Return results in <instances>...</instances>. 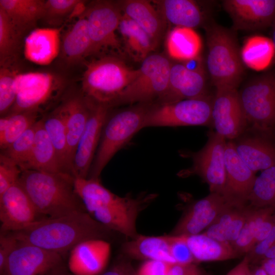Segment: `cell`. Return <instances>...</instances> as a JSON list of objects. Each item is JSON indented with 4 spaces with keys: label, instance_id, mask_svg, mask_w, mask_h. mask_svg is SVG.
Wrapping results in <instances>:
<instances>
[{
    "label": "cell",
    "instance_id": "1",
    "mask_svg": "<svg viewBox=\"0 0 275 275\" xmlns=\"http://www.w3.org/2000/svg\"><path fill=\"white\" fill-rule=\"evenodd\" d=\"M74 190L87 212L109 229L133 239L139 234L136 220L139 213L157 197L141 194L120 197L104 187L100 179L74 178Z\"/></svg>",
    "mask_w": 275,
    "mask_h": 275
},
{
    "label": "cell",
    "instance_id": "2",
    "mask_svg": "<svg viewBox=\"0 0 275 275\" xmlns=\"http://www.w3.org/2000/svg\"><path fill=\"white\" fill-rule=\"evenodd\" d=\"M110 231L87 211H80L43 218L22 230L10 233L18 241L62 254L83 241L103 239Z\"/></svg>",
    "mask_w": 275,
    "mask_h": 275
},
{
    "label": "cell",
    "instance_id": "3",
    "mask_svg": "<svg viewBox=\"0 0 275 275\" xmlns=\"http://www.w3.org/2000/svg\"><path fill=\"white\" fill-rule=\"evenodd\" d=\"M74 180L67 173L25 170L18 182L42 216L56 218L86 211L75 192Z\"/></svg>",
    "mask_w": 275,
    "mask_h": 275
},
{
    "label": "cell",
    "instance_id": "4",
    "mask_svg": "<svg viewBox=\"0 0 275 275\" xmlns=\"http://www.w3.org/2000/svg\"><path fill=\"white\" fill-rule=\"evenodd\" d=\"M137 73L138 69L129 67L115 56L95 58L86 64L81 78V93L92 102L112 107Z\"/></svg>",
    "mask_w": 275,
    "mask_h": 275
},
{
    "label": "cell",
    "instance_id": "5",
    "mask_svg": "<svg viewBox=\"0 0 275 275\" xmlns=\"http://www.w3.org/2000/svg\"><path fill=\"white\" fill-rule=\"evenodd\" d=\"M207 68L216 90L237 89L244 71L240 49L234 34L212 23L206 29Z\"/></svg>",
    "mask_w": 275,
    "mask_h": 275
},
{
    "label": "cell",
    "instance_id": "6",
    "mask_svg": "<svg viewBox=\"0 0 275 275\" xmlns=\"http://www.w3.org/2000/svg\"><path fill=\"white\" fill-rule=\"evenodd\" d=\"M152 105L139 103L113 114H108L87 178L100 179L102 170L115 154L144 128L146 115Z\"/></svg>",
    "mask_w": 275,
    "mask_h": 275
},
{
    "label": "cell",
    "instance_id": "7",
    "mask_svg": "<svg viewBox=\"0 0 275 275\" xmlns=\"http://www.w3.org/2000/svg\"><path fill=\"white\" fill-rule=\"evenodd\" d=\"M238 94L246 126L271 138L275 132V75L253 78Z\"/></svg>",
    "mask_w": 275,
    "mask_h": 275
},
{
    "label": "cell",
    "instance_id": "8",
    "mask_svg": "<svg viewBox=\"0 0 275 275\" xmlns=\"http://www.w3.org/2000/svg\"><path fill=\"white\" fill-rule=\"evenodd\" d=\"M171 64L163 56H148L138 69L135 77L125 88L113 106L133 103H151L167 92Z\"/></svg>",
    "mask_w": 275,
    "mask_h": 275
},
{
    "label": "cell",
    "instance_id": "9",
    "mask_svg": "<svg viewBox=\"0 0 275 275\" xmlns=\"http://www.w3.org/2000/svg\"><path fill=\"white\" fill-rule=\"evenodd\" d=\"M119 3L106 1L92 3L85 11L91 41L89 57L122 53L123 46L116 31L122 16Z\"/></svg>",
    "mask_w": 275,
    "mask_h": 275
},
{
    "label": "cell",
    "instance_id": "10",
    "mask_svg": "<svg viewBox=\"0 0 275 275\" xmlns=\"http://www.w3.org/2000/svg\"><path fill=\"white\" fill-rule=\"evenodd\" d=\"M213 100L207 96L152 105L144 123L148 127L208 126L212 125Z\"/></svg>",
    "mask_w": 275,
    "mask_h": 275
},
{
    "label": "cell",
    "instance_id": "11",
    "mask_svg": "<svg viewBox=\"0 0 275 275\" xmlns=\"http://www.w3.org/2000/svg\"><path fill=\"white\" fill-rule=\"evenodd\" d=\"M204 146L190 153L193 164L178 175L186 177L198 175L209 186L211 193L224 194L226 184L225 149L227 142L222 135L213 130L208 133Z\"/></svg>",
    "mask_w": 275,
    "mask_h": 275
},
{
    "label": "cell",
    "instance_id": "12",
    "mask_svg": "<svg viewBox=\"0 0 275 275\" xmlns=\"http://www.w3.org/2000/svg\"><path fill=\"white\" fill-rule=\"evenodd\" d=\"M63 84L59 76L49 72L18 73L16 100L8 114L28 111L41 112L43 106L57 96Z\"/></svg>",
    "mask_w": 275,
    "mask_h": 275
},
{
    "label": "cell",
    "instance_id": "13",
    "mask_svg": "<svg viewBox=\"0 0 275 275\" xmlns=\"http://www.w3.org/2000/svg\"><path fill=\"white\" fill-rule=\"evenodd\" d=\"M64 266L62 254L18 241L3 275H48Z\"/></svg>",
    "mask_w": 275,
    "mask_h": 275
},
{
    "label": "cell",
    "instance_id": "14",
    "mask_svg": "<svg viewBox=\"0 0 275 275\" xmlns=\"http://www.w3.org/2000/svg\"><path fill=\"white\" fill-rule=\"evenodd\" d=\"M43 218L19 182L0 195L1 233L18 231Z\"/></svg>",
    "mask_w": 275,
    "mask_h": 275
},
{
    "label": "cell",
    "instance_id": "15",
    "mask_svg": "<svg viewBox=\"0 0 275 275\" xmlns=\"http://www.w3.org/2000/svg\"><path fill=\"white\" fill-rule=\"evenodd\" d=\"M91 102L86 127L77 144L72 161L74 178H87L100 140L103 124L111 108Z\"/></svg>",
    "mask_w": 275,
    "mask_h": 275
},
{
    "label": "cell",
    "instance_id": "16",
    "mask_svg": "<svg viewBox=\"0 0 275 275\" xmlns=\"http://www.w3.org/2000/svg\"><path fill=\"white\" fill-rule=\"evenodd\" d=\"M211 116L215 131L226 139L233 140L240 135L246 123L237 89L216 90Z\"/></svg>",
    "mask_w": 275,
    "mask_h": 275
},
{
    "label": "cell",
    "instance_id": "17",
    "mask_svg": "<svg viewBox=\"0 0 275 275\" xmlns=\"http://www.w3.org/2000/svg\"><path fill=\"white\" fill-rule=\"evenodd\" d=\"M205 88V74L200 60L194 67L174 64L171 65L168 90L158 101L161 104L202 97L206 96Z\"/></svg>",
    "mask_w": 275,
    "mask_h": 275
},
{
    "label": "cell",
    "instance_id": "18",
    "mask_svg": "<svg viewBox=\"0 0 275 275\" xmlns=\"http://www.w3.org/2000/svg\"><path fill=\"white\" fill-rule=\"evenodd\" d=\"M229 203L231 202L224 195L211 193L207 196L194 201L179 221L172 235H191L203 233Z\"/></svg>",
    "mask_w": 275,
    "mask_h": 275
},
{
    "label": "cell",
    "instance_id": "19",
    "mask_svg": "<svg viewBox=\"0 0 275 275\" xmlns=\"http://www.w3.org/2000/svg\"><path fill=\"white\" fill-rule=\"evenodd\" d=\"M223 6L236 30L262 29L275 20V0H225Z\"/></svg>",
    "mask_w": 275,
    "mask_h": 275
},
{
    "label": "cell",
    "instance_id": "20",
    "mask_svg": "<svg viewBox=\"0 0 275 275\" xmlns=\"http://www.w3.org/2000/svg\"><path fill=\"white\" fill-rule=\"evenodd\" d=\"M226 184L223 195L237 205L247 204L256 176L238 155L233 142H227L225 149Z\"/></svg>",
    "mask_w": 275,
    "mask_h": 275
},
{
    "label": "cell",
    "instance_id": "21",
    "mask_svg": "<svg viewBox=\"0 0 275 275\" xmlns=\"http://www.w3.org/2000/svg\"><path fill=\"white\" fill-rule=\"evenodd\" d=\"M110 244L104 239L83 241L70 251L68 269L74 275L102 273L109 257Z\"/></svg>",
    "mask_w": 275,
    "mask_h": 275
},
{
    "label": "cell",
    "instance_id": "22",
    "mask_svg": "<svg viewBox=\"0 0 275 275\" xmlns=\"http://www.w3.org/2000/svg\"><path fill=\"white\" fill-rule=\"evenodd\" d=\"M61 29H35L27 35L24 42V53L27 60L35 64L47 65L60 54Z\"/></svg>",
    "mask_w": 275,
    "mask_h": 275
},
{
    "label": "cell",
    "instance_id": "23",
    "mask_svg": "<svg viewBox=\"0 0 275 275\" xmlns=\"http://www.w3.org/2000/svg\"><path fill=\"white\" fill-rule=\"evenodd\" d=\"M91 41L85 12L61 36L59 57L66 68L77 65L89 57Z\"/></svg>",
    "mask_w": 275,
    "mask_h": 275
},
{
    "label": "cell",
    "instance_id": "24",
    "mask_svg": "<svg viewBox=\"0 0 275 275\" xmlns=\"http://www.w3.org/2000/svg\"><path fill=\"white\" fill-rule=\"evenodd\" d=\"M63 102L66 115L68 159L72 174L73 157L89 117L91 102L80 93L69 96Z\"/></svg>",
    "mask_w": 275,
    "mask_h": 275
},
{
    "label": "cell",
    "instance_id": "25",
    "mask_svg": "<svg viewBox=\"0 0 275 275\" xmlns=\"http://www.w3.org/2000/svg\"><path fill=\"white\" fill-rule=\"evenodd\" d=\"M234 144L238 155L255 174L275 165V143L271 138L260 134L242 138Z\"/></svg>",
    "mask_w": 275,
    "mask_h": 275
},
{
    "label": "cell",
    "instance_id": "26",
    "mask_svg": "<svg viewBox=\"0 0 275 275\" xmlns=\"http://www.w3.org/2000/svg\"><path fill=\"white\" fill-rule=\"evenodd\" d=\"M119 4L123 14L140 26L156 46L164 29V19L160 12L145 0H127Z\"/></svg>",
    "mask_w": 275,
    "mask_h": 275
},
{
    "label": "cell",
    "instance_id": "27",
    "mask_svg": "<svg viewBox=\"0 0 275 275\" xmlns=\"http://www.w3.org/2000/svg\"><path fill=\"white\" fill-rule=\"evenodd\" d=\"M45 1L0 0V9L7 15L12 24L23 37L34 30L41 20Z\"/></svg>",
    "mask_w": 275,
    "mask_h": 275
},
{
    "label": "cell",
    "instance_id": "28",
    "mask_svg": "<svg viewBox=\"0 0 275 275\" xmlns=\"http://www.w3.org/2000/svg\"><path fill=\"white\" fill-rule=\"evenodd\" d=\"M122 250L123 253L132 258L176 263L171 254L169 235L150 236L139 235L124 243Z\"/></svg>",
    "mask_w": 275,
    "mask_h": 275
},
{
    "label": "cell",
    "instance_id": "29",
    "mask_svg": "<svg viewBox=\"0 0 275 275\" xmlns=\"http://www.w3.org/2000/svg\"><path fill=\"white\" fill-rule=\"evenodd\" d=\"M26 170L66 173L61 167L54 146L44 128L42 118L36 123L31 156Z\"/></svg>",
    "mask_w": 275,
    "mask_h": 275
},
{
    "label": "cell",
    "instance_id": "30",
    "mask_svg": "<svg viewBox=\"0 0 275 275\" xmlns=\"http://www.w3.org/2000/svg\"><path fill=\"white\" fill-rule=\"evenodd\" d=\"M183 236L196 263L225 261L238 257L230 244L218 241L204 233Z\"/></svg>",
    "mask_w": 275,
    "mask_h": 275
},
{
    "label": "cell",
    "instance_id": "31",
    "mask_svg": "<svg viewBox=\"0 0 275 275\" xmlns=\"http://www.w3.org/2000/svg\"><path fill=\"white\" fill-rule=\"evenodd\" d=\"M166 47L172 59L181 62H190L200 58L202 48L199 35L191 28L175 27L167 37Z\"/></svg>",
    "mask_w": 275,
    "mask_h": 275
},
{
    "label": "cell",
    "instance_id": "32",
    "mask_svg": "<svg viewBox=\"0 0 275 275\" xmlns=\"http://www.w3.org/2000/svg\"><path fill=\"white\" fill-rule=\"evenodd\" d=\"M118 30L124 50L135 61L143 62L156 46L148 35L124 14Z\"/></svg>",
    "mask_w": 275,
    "mask_h": 275
},
{
    "label": "cell",
    "instance_id": "33",
    "mask_svg": "<svg viewBox=\"0 0 275 275\" xmlns=\"http://www.w3.org/2000/svg\"><path fill=\"white\" fill-rule=\"evenodd\" d=\"M164 19L176 26L194 29L201 25L204 15L199 6L191 0L157 1Z\"/></svg>",
    "mask_w": 275,
    "mask_h": 275
},
{
    "label": "cell",
    "instance_id": "34",
    "mask_svg": "<svg viewBox=\"0 0 275 275\" xmlns=\"http://www.w3.org/2000/svg\"><path fill=\"white\" fill-rule=\"evenodd\" d=\"M42 119L63 171L72 175L68 159L66 115L63 102Z\"/></svg>",
    "mask_w": 275,
    "mask_h": 275
},
{
    "label": "cell",
    "instance_id": "35",
    "mask_svg": "<svg viewBox=\"0 0 275 275\" xmlns=\"http://www.w3.org/2000/svg\"><path fill=\"white\" fill-rule=\"evenodd\" d=\"M240 54L244 65L256 71L265 69L271 63L275 48L271 39L260 35L246 39Z\"/></svg>",
    "mask_w": 275,
    "mask_h": 275
},
{
    "label": "cell",
    "instance_id": "36",
    "mask_svg": "<svg viewBox=\"0 0 275 275\" xmlns=\"http://www.w3.org/2000/svg\"><path fill=\"white\" fill-rule=\"evenodd\" d=\"M251 207L249 215L238 238L231 244L238 256L245 255L253 247L255 244L257 233L261 224L275 212L272 208Z\"/></svg>",
    "mask_w": 275,
    "mask_h": 275
},
{
    "label": "cell",
    "instance_id": "37",
    "mask_svg": "<svg viewBox=\"0 0 275 275\" xmlns=\"http://www.w3.org/2000/svg\"><path fill=\"white\" fill-rule=\"evenodd\" d=\"M247 203L253 207H269L275 210V165L256 176Z\"/></svg>",
    "mask_w": 275,
    "mask_h": 275
},
{
    "label": "cell",
    "instance_id": "38",
    "mask_svg": "<svg viewBox=\"0 0 275 275\" xmlns=\"http://www.w3.org/2000/svg\"><path fill=\"white\" fill-rule=\"evenodd\" d=\"M23 37L7 15L0 9V64L10 65V61L19 51Z\"/></svg>",
    "mask_w": 275,
    "mask_h": 275
},
{
    "label": "cell",
    "instance_id": "39",
    "mask_svg": "<svg viewBox=\"0 0 275 275\" xmlns=\"http://www.w3.org/2000/svg\"><path fill=\"white\" fill-rule=\"evenodd\" d=\"M86 8L84 2L79 0L45 1L41 20L51 28H58L72 14L78 12V9H86Z\"/></svg>",
    "mask_w": 275,
    "mask_h": 275
},
{
    "label": "cell",
    "instance_id": "40",
    "mask_svg": "<svg viewBox=\"0 0 275 275\" xmlns=\"http://www.w3.org/2000/svg\"><path fill=\"white\" fill-rule=\"evenodd\" d=\"M41 112L28 111L8 114L9 121L4 133L0 135V147L2 150L33 126L40 119Z\"/></svg>",
    "mask_w": 275,
    "mask_h": 275
},
{
    "label": "cell",
    "instance_id": "41",
    "mask_svg": "<svg viewBox=\"0 0 275 275\" xmlns=\"http://www.w3.org/2000/svg\"><path fill=\"white\" fill-rule=\"evenodd\" d=\"M36 123L3 150L2 153L14 161L21 171L26 169L31 156Z\"/></svg>",
    "mask_w": 275,
    "mask_h": 275
},
{
    "label": "cell",
    "instance_id": "42",
    "mask_svg": "<svg viewBox=\"0 0 275 275\" xmlns=\"http://www.w3.org/2000/svg\"><path fill=\"white\" fill-rule=\"evenodd\" d=\"M17 73L10 65L0 68V114L1 117L8 114L16 97L15 78Z\"/></svg>",
    "mask_w": 275,
    "mask_h": 275
},
{
    "label": "cell",
    "instance_id": "43",
    "mask_svg": "<svg viewBox=\"0 0 275 275\" xmlns=\"http://www.w3.org/2000/svg\"><path fill=\"white\" fill-rule=\"evenodd\" d=\"M243 205L228 203L214 222L203 233L218 241L227 243L226 238L227 230L240 208Z\"/></svg>",
    "mask_w": 275,
    "mask_h": 275
},
{
    "label": "cell",
    "instance_id": "44",
    "mask_svg": "<svg viewBox=\"0 0 275 275\" xmlns=\"http://www.w3.org/2000/svg\"><path fill=\"white\" fill-rule=\"evenodd\" d=\"M19 166L2 153L0 155V195L18 182L21 173Z\"/></svg>",
    "mask_w": 275,
    "mask_h": 275
},
{
    "label": "cell",
    "instance_id": "45",
    "mask_svg": "<svg viewBox=\"0 0 275 275\" xmlns=\"http://www.w3.org/2000/svg\"><path fill=\"white\" fill-rule=\"evenodd\" d=\"M169 237L171 254L176 263H196L183 235H171Z\"/></svg>",
    "mask_w": 275,
    "mask_h": 275
},
{
    "label": "cell",
    "instance_id": "46",
    "mask_svg": "<svg viewBox=\"0 0 275 275\" xmlns=\"http://www.w3.org/2000/svg\"><path fill=\"white\" fill-rule=\"evenodd\" d=\"M249 204L242 206L232 220L226 234V241L231 245L237 239L251 209Z\"/></svg>",
    "mask_w": 275,
    "mask_h": 275
},
{
    "label": "cell",
    "instance_id": "47",
    "mask_svg": "<svg viewBox=\"0 0 275 275\" xmlns=\"http://www.w3.org/2000/svg\"><path fill=\"white\" fill-rule=\"evenodd\" d=\"M275 243V224L269 235L263 240L256 244L245 255L250 265L259 264L265 252Z\"/></svg>",
    "mask_w": 275,
    "mask_h": 275
},
{
    "label": "cell",
    "instance_id": "48",
    "mask_svg": "<svg viewBox=\"0 0 275 275\" xmlns=\"http://www.w3.org/2000/svg\"><path fill=\"white\" fill-rule=\"evenodd\" d=\"M18 241L11 233H1L0 236V275H3L10 255Z\"/></svg>",
    "mask_w": 275,
    "mask_h": 275
},
{
    "label": "cell",
    "instance_id": "49",
    "mask_svg": "<svg viewBox=\"0 0 275 275\" xmlns=\"http://www.w3.org/2000/svg\"><path fill=\"white\" fill-rule=\"evenodd\" d=\"M169 263L159 260H146L136 272V275H168Z\"/></svg>",
    "mask_w": 275,
    "mask_h": 275
},
{
    "label": "cell",
    "instance_id": "50",
    "mask_svg": "<svg viewBox=\"0 0 275 275\" xmlns=\"http://www.w3.org/2000/svg\"><path fill=\"white\" fill-rule=\"evenodd\" d=\"M168 275H205L203 269L196 263H172Z\"/></svg>",
    "mask_w": 275,
    "mask_h": 275
},
{
    "label": "cell",
    "instance_id": "51",
    "mask_svg": "<svg viewBox=\"0 0 275 275\" xmlns=\"http://www.w3.org/2000/svg\"><path fill=\"white\" fill-rule=\"evenodd\" d=\"M135 272L130 263L121 261L101 275H135Z\"/></svg>",
    "mask_w": 275,
    "mask_h": 275
},
{
    "label": "cell",
    "instance_id": "52",
    "mask_svg": "<svg viewBox=\"0 0 275 275\" xmlns=\"http://www.w3.org/2000/svg\"><path fill=\"white\" fill-rule=\"evenodd\" d=\"M250 265L249 260L244 255L243 259L226 275H249Z\"/></svg>",
    "mask_w": 275,
    "mask_h": 275
},
{
    "label": "cell",
    "instance_id": "53",
    "mask_svg": "<svg viewBox=\"0 0 275 275\" xmlns=\"http://www.w3.org/2000/svg\"><path fill=\"white\" fill-rule=\"evenodd\" d=\"M259 264L267 275H275V258L263 259Z\"/></svg>",
    "mask_w": 275,
    "mask_h": 275
},
{
    "label": "cell",
    "instance_id": "54",
    "mask_svg": "<svg viewBox=\"0 0 275 275\" xmlns=\"http://www.w3.org/2000/svg\"><path fill=\"white\" fill-rule=\"evenodd\" d=\"M249 275H267L265 270L260 265H255L253 267L250 265Z\"/></svg>",
    "mask_w": 275,
    "mask_h": 275
},
{
    "label": "cell",
    "instance_id": "55",
    "mask_svg": "<svg viewBox=\"0 0 275 275\" xmlns=\"http://www.w3.org/2000/svg\"><path fill=\"white\" fill-rule=\"evenodd\" d=\"M275 258V243L264 254L262 260ZM261 260V261H262Z\"/></svg>",
    "mask_w": 275,
    "mask_h": 275
},
{
    "label": "cell",
    "instance_id": "56",
    "mask_svg": "<svg viewBox=\"0 0 275 275\" xmlns=\"http://www.w3.org/2000/svg\"><path fill=\"white\" fill-rule=\"evenodd\" d=\"M48 275H74L71 272L68 271L67 268L64 266L61 268H59L52 272L50 273Z\"/></svg>",
    "mask_w": 275,
    "mask_h": 275
},
{
    "label": "cell",
    "instance_id": "57",
    "mask_svg": "<svg viewBox=\"0 0 275 275\" xmlns=\"http://www.w3.org/2000/svg\"><path fill=\"white\" fill-rule=\"evenodd\" d=\"M273 30H272V35L271 40L273 43L274 48H275V20L273 23Z\"/></svg>",
    "mask_w": 275,
    "mask_h": 275
},
{
    "label": "cell",
    "instance_id": "58",
    "mask_svg": "<svg viewBox=\"0 0 275 275\" xmlns=\"http://www.w3.org/2000/svg\"><path fill=\"white\" fill-rule=\"evenodd\" d=\"M135 273H136V272H135ZM135 275H136V274H135Z\"/></svg>",
    "mask_w": 275,
    "mask_h": 275
}]
</instances>
